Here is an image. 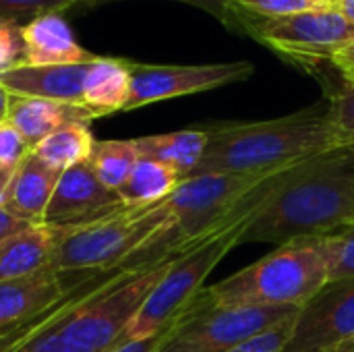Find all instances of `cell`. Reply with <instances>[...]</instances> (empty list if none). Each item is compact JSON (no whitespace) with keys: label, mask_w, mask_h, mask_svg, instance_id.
<instances>
[{"label":"cell","mask_w":354,"mask_h":352,"mask_svg":"<svg viewBox=\"0 0 354 352\" xmlns=\"http://www.w3.org/2000/svg\"><path fill=\"white\" fill-rule=\"evenodd\" d=\"M354 222V145L309 158L278 174L243 243L284 245L328 237Z\"/></svg>","instance_id":"obj_1"},{"label":"cell","mask_w":354,"mask_h":352,"mask_svg":"<svg viewBox=\"0 0 354 352\" xmlns=\"http://www.w3.org/2000/svg\"><path fill=\"white\" fill-rule=\"evenodd\" d=\"M176 255L85 276L58 315L12 352H110Z\"/></svg>","instance_id":"obj_2"},{"label":"cell","mask_w":354,"mask_h":352,"mask_svg":"<svg viewBox=\"0 0 354 352\" xmlns=\"http://www.w3.org/2000/svg\"><path fill=\"white\" fill-rule=\"evenodd\" d=\"M205 131L207 147L191 176H270L324 151L351 145L334 124L330 108H322V104L272 120L218 122Z\"/></svg>","instance_id":"obj_3"},{"label":"cell","mask_w":354,"mask_h":352,"mask_svg":"<svg viewBox=\"0 0 354 352\" xmlns=\"http://www.w3.org/2000/svg\"><path fill=\"white\" fill-rule=\"evenodd\" d=\"M330 282L328 237L297 239L259 261L224 278L205 297L216 307H295L303 309Z\"/></svg>","instance_id":"obj_4"},{"label":"cell","mask_w":354,"mask_h":352,"mask_svg":"<svg viewBox=\"0 0 354 352\" xmlns=\"http://www.w3.org/2000/svg\"><path fill=\"white\" fill-rule=\"evenodd\" d=\"M278 174L266 178L257 189H253L241 201V205L212 234H207L203 241L193 245L189 251H185L172 259V263L168 266L162 280L153 286V290L147 295V299L143 301V305L131 319L122 342L149 338V336L166 330L180 315V311L201 290L205 278L214 272V268L236 245L243 243L245 230H247L253 214L259 210V205L270 195Z\"/></svg>","instance_id":"obj_5"},{"label":"cell","mask_w":354,"mask_h":352,"mask_svg":"<svg viewBox=\"0 0 354 352\" xmlns=\"http://www.w3.org/2000/svg\"><path fill=\"white\" fill-rule=\"evenodd\" d=\"M172 228V214L166 201L149 207H124L108 218L60 228L50 268L62 274L112 272L137 268L131 259L149 249Z\"/></svg>","instance_id":"obj_6"},{"label":"cell","mask_w":354,"mask_h":352,"mask_svg":"<svg viewBox=\"0 0 354 352\" xmlns=\"http://www.w3.org/2000/svg\"><path fill=\"white\" fill-rule=\"evenodd\" d=\"M270 176L197 174L183 178L166 199L172 214V228L160 239L162 247L176 255L189 251L212 234L241 201Z\"/></svg>","instance_id":"obj_7"},{"label":"cell","mask_w":354,"mask_h":352,"mask_svg":"<svg viewBox=\"0 0 354 352\" xmlns=\"http://www.w3.org/2000/svg\"><path fill=\"white\" fill-rule=\"evenodd\" d=\"M299 311L295 307H216L201 288L172 322L158 352H228Z\"/></svg>","instance_id":"obj_8"},{"label":"cell","mask_w":354,"mask_h":352,"mask_svg":"<svg viewBox=\"0 0 354 352\" xmlns=\"http://www.w3.org/2000/svg\"><path fill=\"white\" fill-rule=\"evenodd\" d=\"M243 33L251 35L286 62L301 68H315L354 41V23L338 6L295 12L286 17L261 19L243 15Z\"/></svg>","instance_id":"obj_9"},{"label":"cell","mask_w":354,"mask_h":352,"mask_svg":"<svg viewBox=\"0 0 354 352\" xmlns=\"http://www.w3.org/2000/svg\"><path fill=\"white\" fill-rule=\"evenodd\" d=\"M255 73L253 62H216V64H141L131 60V95L124 112L147 104L212 91L230 83L247 81Z\"/></svg>","instance_id":"obj_10"},{"label":"cell","mask_w":354,"mask_h":352,"mask_svg":"<svg viewBox=\"0 0 354 352\" xmlns=\"http://www.w3.org/2000/svg\"><path fill=\"white\" fill-rule=\"evenodd\" d=\"M354 338V278L330 282L297 315L282 352H332Z\"/></svg>","instance_id":"obj_11"},{"label":"cell","mask_w":354,"mask_h":352,"mask_svg":"<svg viewBox=\"0 0 354 352\" xmlns=\"http://www.w3.org/2000/svg\"><path fill=\"white\" fill-rule=\"evenodd\" d=\"M124 207L127 205L118 193L106 189L97 180L87 160L60 174L54 195L48 203L44 224L60 228L83 226L118 214Z\"/></svg>","instance_id":"obj_12"},{"label":"cell","mask_w":354,"mask_h":352,"mask_svg":"<svg viewBox=\"0 0 354 352\" xmlns=\"http://www.w3.org/2000/svg\"><path fill=\"white\" fill-rule=\"evenodd\" d=\"M62 272L44 268L31 276L0 282V336L10 334L58 305L75 284L64 282Z\"/></svg>","instance_id":"obj_13"},{"label":"cell","mask_w":354,"mask_h":352,"mask_svg":"<svg viewBox=\"0 0 354 352\" xmlns=\"http://www.w3.org/2000/svg\"><path fill=\"white\" fill-rule=\"evenodd\" d=\"M91 62L79 64H23L0 75V85L10 95L44 98L56 102H83V81Z\"/></svg>","instance_id":"obj_14"},{"label":"cell","mask_w":354,"mask_h":352,"mask_svg":"<svg viewBox=\"0 0 354 352\" xmlns=\"http://www.w3.org/2000/svg\"><path fill=\"white\" fill-rule=\"evenodd\" d=\"M93 118L95 116L83 104L21 95H10L6 114V120L21 133L29 149L62 127L89 124Z\"/></svg>","instance_id":"obj_15"},{"label":"cell","mask_w":354,"mask_h":352,"mask_svg":"<svg viewBox=\"0 0 354 352\" xmlns=\"http://www.w3.org/2000/svg\"><path fill=\"white\" fill-rule=\"evenodd\" d=\"M23 64H79L97 56L77 44L68 23L60 15H41L21 27Z\"/></svg>","instance_id":"obj_16"},{"label":"cell","mask_w":354,"mask_h":352,"mask_svg":"<svg viewBox=\"0 0 354 352\" xmlns=\"http://www.w3.org/2000/svg\"><path fill=\"white\" fill-rule=\"evenodd\" d=\"M60 174L62 172L50 168L31 149L15 168L4 207L31 226L44 224V216Z\"/></svg>","instance_id":"obj_17"},{"label":"cell","mask_w":354,"mask_h":352,"mask_svg":"<svg viewBox=\"0 0 354 352\" xmlns=\"http://www.w3.org/2000/svg\"><path fill=\"white\" fill-rule=\"evenodd\" d=\"M58 239L60 226L39 224L0 241V282L25 278L48 268Z\"/></svg>","instance_id":"obj_18"},{"label":"cell","mask_w":354,"mask_h":352,"mask_svg":"<svg viewBox=\"0 0 354 352\" xmlns=\"http://www.w3.org/2000/svg\"><path fill=\"white\" fill-rule=\"evenodd\" d=\"M131 95V60L97 56L83 81V106L95 116L124 112Z\"/></svg>","instance_id":"obj_19"},{"label":"cell","mask_w":354,"mask_h":352,"mask_svg":"<svg viewBox=\"0 0 354 352\" xmlns=\"http://www.w3.org/2000/svg\"><path fill=\"white\" fill-rule=\"evenodd\" d=\"M135 147L139 158H147L172 168L183 180L189 178L203 160L207 147V131L203 127L164 135H147L135 139Z\"/></svg>","instance_id":"obj_20"},{"label":"cell","mask_w":354,"mask_h":352,"mask_svg":"<svg viewBox=\"0 0 354 352\" xmlns=\"http://www.w3.org/2000/svg\"><path fill=\"white\" fill-rule=\"evenodd\" d=\"M180 176L153 160L139 158L127 183L118 189V197L127 207H149L166 201L178 187Z\"/></svg>","instance_id":"obj_21"},{"label":"cell","mask_w":354,"mask_h":352,"mask_svg":"<svg viewBox=\"0 0 354 352\" xmlns=\"http://www.w3.org/2000/svg\"><path fill=\"white\" fill-rule=\"evenodd\" d=\"M93 145L95 139L89 131V124H68L39 141L33 151L50 168L64 172L81 162H87L93 151Z\"/></svg>","instance_id":"obj_22"},{"label":"cell","mask_w":354,"mask_h":352,"mask_svg":"<svg viewBox=\"0 0 354 352\" xmlns=\"http://www.w3.org/2000/svg\"><path fill=\"white\" fill-rule=\"evenodd\" d=\"M137 160H139V154L135 147V139L95 141L93 151L89 156V166L106 189L118 193V189L131 176Z\"/></svg>","instance_id":"obj_23"},{"label":"cell","mask_w":354,"mask_h":352,"mask_svg":"<svg viewBox=\"0 0 354 352\" xmlns=\"http://www.w3.org/2000/svg\"><path fill=\"white\" fill-rule=\"evenodd\" d=\"M83 0H0V21L27 25L41 15H58V10L77 8Z\"/></svg>","instance_id":"obj_24"},{"label":"cell","mask_w":354,"mask_h":352,"mask_svg":"<svg viewBox=\"0 0 354 352\" xmlns=\"http://www.w3.org/2000/svg\"><path fill=\"white\" fill-rule=\"evenodd\" d=\"M319 0H234V8L241 15L247 17H261V19H274V17H286L295 12H305V10H315L322 8Z\"/></svg>","instance_id":"obj_25"},{"label":"cell","mask_w":354,"mask_h":352,"mask_svg":"<svg viewBox=\"0 0 354 352\" xmlns=\"http://www.w3.org/2000/svg\"><path fill=\"white\" fill-rule=\"evenodd\" d=\"M328 241H330V282L354 278V224L336 230L334 234H328Z\"/></svg>","instance_id":"obj_26"},{"label":"cell","mask_w":354,"mask_h":352,"mask_svg":"<svg viewBox=\"0 0 354 352\" xmlns=\"http://www.w3.org/2000/svg\"><path fill=\"white\" fill-rule=\"evenodd\" d=\"M297 315H290L286 319H282L280 324L268 328L266 332H261L259 336L234 346L232 351L228 352H282V349L286 346V342L290 340L292 332H295V324H297Z\"/></svg>","instance_id":"obj_27"},{"label":"cell","mask_w":354,"mask_h":352,"mask_svg":"<svg viewBox=\"0 0 354 352\" xmlns=\"http://www.w3.org/2000/svg\"><path fill=\"white\" fill-rule=\"evenodd\" d=\"M110 2H118V0H83L77 8H97ZM178 2H187L191 6H197L205 12H209L212 17H216L218 21H222L228 29H234L239 33H243V23H241V15L234 8V0H178Z\"/></svg>","instance_id":"obj_28"},{"label":"cell","mask_w":354,"mask_h":352,"mask_svg":"<svg viewBox=\"0 0 354 352\" xmlns=\"http://www.w3.org/2000/svg\"><path fill=\"white\" fill-rule=\"evenodd\" d=\"M330 116L344 139L354 145V85L344 83L340 89L330 93Z\"/></svg>","instance_id":"obj_29"},{"label":"cell","mask_w":354,"mask_h":352,"mask_svg":"<svg viewBox=\"0 0 354 352\" xmlns=\"http://www.w3.org/2000/svg\"><path fill=\"white\" fill-rule=\"evenodd\" d=\"M87 276H89V274H87ZM83 278H85V276H83ZM83 278H81V280H83ZM81 280H79V282H81ZM79 282H77V284H79ZM77 284H75V286H77ZM75 286L68 290V295H66V297H64V299H62L58 305H54L52 309H48L46 313H41L39 317H35L31 324H27V326H23V328L15 330V332H10V334H4V336H0V352H12L15 349H19V346H21L23 342H27V340H29V338H31L35 332H39V330H41L46 324H50V322H52V319L58 315V311H60V309L66 305V301L71 299V295H73Z\"/></svg>","instance_id":"obj_30"},{"label":"cell","mask_w":354,"mask_h":352,"mask_svg":"<svg viewBox=\"0 0 354 352\" xmlns=\"http://www.w3.org/2000/svg\"><path fill=\"white\" fill-rule=\"evenodd\" d=\"M21 27L12 21H0V75L23 60Z\"/></svg>","instance_id":"obj_31"},{"label":"cell","mask_w":354,"mask_h":352,"mask_svg":"<svg viewBox=\"0 0 354 352\" xmlns=\"http://www.w3.org/2000/svg\"><path fill=\"white\" fill-rule=\"evenodd\" d=\"M29 151L21 133L8 120H0V166H17Z\"/></svg>","instance_id":"obj_32"},{"label":"cell","mask_w":354,"mask_h":352,"mask_svg":"<svg viewBox=\"0 0 354 352\" xmlns=\"http://www.w3.org/2000/svg\"><path fill=\"white\" fill-rule=\"evenodd\" d=\"M170 326H172V324H170ZM170 326H168L166 330H162V332L149 336V338L122 342L120 346H116L114 351L110 352H158V349L162 346V342H164V338H166V334H168V330H170Z\"/></svg>","instance_id":"obj_33"},{"label":"cell","mask_w":354,"mask_h":352,"mask_svg":"<svg viewBox=\"0 0 354 352\" xmlns=\"http://www.w3.org/2000/svg\"><path fill=\"white\" fill-rule=\"evenodd\" d=\"M332 64L338 68V73L342 75L344 83H353L354 85V41H351L348 46H344L332 58Z\"/></svg>","instance_id":"obj_34"},{"label":"cell","mask_w":354,"mask_h":352,"mask_svg":"<svg viewBox=\"0 0 354 352\" xmlns=\"http://www.w3.org/2000/svg\"><path fill=\"white\" fill-rule=\"evenodd\" d=\"M29 226H31V224L23 222L21 218H17L15 214H10L6 207H0V241L12 237V234H17V232L27 230Z\"/></svg>","instance_id":"obj_35"},{"label":"cell","mask_w":354,"mask_h":352,"mask_svg":"<svg viewBox=\"0 0 354 352\" xmlns=\"http://www.w3.org/2000/svg\"><path fill=\"white\" fill-rule=\"evenodd\" d=\"M17 166H0V207L6 205V195H8V187L12 180Z\"/></svg>","instance_id":"obj_36"},{"label":"cell","mask_w":354,"mask_h":352,"mask_svg":"<svg viewBox=\"0 0 354 352\" xmlns=\"http://www.w3.org/2000/svg\"><path fill=\"white\" fill-rule=\"evenodd\" d=\"M8 102H10V93L0 85V120H6V114H8Z\"/></svg>","instance_id":"obj_37"},{"label":"cell","mask_w":354,"mask_h":352,"mask_svg":"<svg viewBox=\"0 0 354 352\" xmlns=\"http://www.w3.org/2000/svg\"><path fill=\"white\" fill-rule=\"evenodd\" d=\"M338 10H340L351 23H354V0H342V2L338 4Z\"/></svg>","instance_id":"obj_38"},{"label":"cell","mask_w":354,"mask_h":352,"mask_svg":"<svg viewBox=\"0 0 354 352\" xmlns=\"http://www.w3.org/2000/svg\"><path fill=\"white\" fill-rule=\"evenodd\" d=\"M332 352H354V338L346 340V342H342V344H338V346H336Z\"/></svg>","instance_id":"obj_39"},{"label":"cell","mask_w":354,"mask_h":352,"mask_svg":"<svg viewBox=\"0 0 354 352\" xmlns=\"http://www.w3.org/2000/svg\"><path fill=\"white\" fill-rule=\"evenodd\" d=\"M342 0H322V4H326V6H338Z\"/></svg>","instance_id":"obj_40"},{"label":"cell","mask_w":354,"mask_h":352,"mask_svg":"<svg viewBox=\"0 0 354 352\" xmlns=\"http://www.w3.org/2000/svg\"><path fill=\"white\" fill-rule=\"evenodd\" d=\"M319 2H322V0H319Z\"/></svg>","instance_id":"obj_41"},{"label":"cell","mask_w":354,"mask_h":352,"mask_svg":"<svg viewBox=\"0 0 354 352\" xmlns=\"http://www.w3.org/2000/svg\"><path fill=\"white\" fill-rule=\"evenodd\" d=\"M353 224H354V222H353Z\"/></svg>","instance_id":"obj_42"}]
</instances>
